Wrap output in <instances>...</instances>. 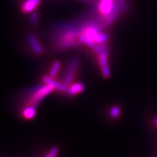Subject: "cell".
I'll return each mask as SVG.
<instances>
[{
  "label": "cell",
  "instance_id": "obj_1",
  "mask_svg": "<svg viewBox=\"0 0 157 157\" xmlns=\"http://www.w3.org/2000/svg\"><path fill=\"white\" fill-rule=\"evenodd\" d=\"M55 89L52 86L45 84L42 86H38L29 90L27 92L28 98L26 100L25 106H32L36 108L44 98L52 93Z\"/></svg>",
  "mask_w": 157,
  "mask_h": 157
},
{
  "label": "cell",
  "instance_id": "obj_2",
  "mask_svg": "<svg viewBox=\"0 0 157 157\" xmlns=\"http://www.w3.org/2000/svg\"><path fill=\"white\" fill-rule=\"evenodd\" d=\"M129 7V5L126 3V0H116L113 10L103 20V26L109 27L119 15L128 10Z\"/></svg>",
  "mask_w": 157,
  "mask_h": 157
},
{
  "label": "cell",
  "instance_id": "obj_3",
  "mask_svg": "<svg viewBox=\"0 0 157 157\" xmlns=\"http://www.w3.org/2000/svg\"><path fill=\"white\" fill-rule=\"evenodd\" d=\"M78 63L79 61H78V58L77 57H74L71 60L67 71L66 72L65 76L63 77V82L67 87L71 85V83L75 78L76 73L78 67Z\"/></svg>",
  "mask_w": 157,
  "mask_h": 157
},
{
  "label": "cell",
  "instance_id": "obj_4",
  "mask_svg": "<svg viewBox=\"0 0 157 157\" xmlns=\"http://www.w3.org/2000/svg\"><path fill=\"white\" fill-rule=\"evenodd\" d=\"M114 3L113 0H101L97 6L98 10L103 17H106L113 10Z\"/></svg>",
  "mask_w": 157,
  "mask_h": 157
},
{
  "label": "cell",
  "instance_id": "obj_5",
  "mask_svg": "<svg viewBox=\"0 0 157 157\" xmlns=\"http://www.w3.org/2000/svg\"><path fill=\"white\" fill-rule=\"evenodd\" d=\"M108 57H109V55L107 54L98 55V61H99L100 66H101L102 74H103V77L105 78H109L110 76H111Z\"/></svg>",
  "mask_w": 157,
  "mask_h": 157
},
{
  "label": "cell",
  "instance_id": "obj_6",
  "mask_svg": "<svg viewBox=\"0 0 157 157\" xmlns=\"http://www.w3.org/2000/svg\"><path fill=\"white\" fill-rule=\"evenodd\" d=\"M42 80L45 84L52 86L55 90H57L59 92H62V93H66V92L67 93L68 87H67L63 82L62 83V82H57L56 80H54V78H51L48 76H44L42 78Z\"/></svg>",
  "mask_w": 157,
  "mask_h": 157
},
{
  "label": "cell",
  "instance_id": "obj_7",
  "mask_svg": "<svg viewBox=\"0 0 157 157\" xmlns=\"http://www.w3.org/2000/svg\"><path fill=\"white\" fill-rule=\"evenodd\" d=\"M28 42L29 45H30L31 48L34 51L36 54L41 55L43 52V48L42 45L39 44V41L37 40L36 37L34 36V34H29L27 38Z\"/></svg>",
  "mask_w": 157,
  "mask_h": 157
},
{
  "label": "cell",
  "instance_id": "obj_8",
  "mask_svg": "<svg viewBox=\"0 0 157 157\" xmlns=\"http://www.w3.org/2000/svg\"><path fill=\"white\" fill-rule=\"evenodd\" d=\"M40 2L41 0H26L22 6V11L25 13L34 11Z\"/></svg>",
  "mask_w": 157,
  "mask_h": 157
},
{
  "label": "cell",
  "instance_id": "obj_9",
  "mask_svg": "<svg viewBox=\"0 0 157 157\" xmlns=\"http://www.w3.org/2000/svg\"><path fill=\"white\" fill-rule=\"evenodd\" d=\"M84 89V86L82 83H75L72 85H70L68 87L67 94L69 96L75 95L76 94L82 93Z\"/></svg>",
  "mask_w": 157,
  "mask_h": 157
},
{
  "label": "cell",
  "instance_id": "obj_10",
  "mask_svg": "<svg viewBox=\"0 0 157 157\" xmlns=\"http://www.w3.org/2000/svg\"><path fill=\"white\" fill-rule=\"evenodd\" d=\"M93 50L95 53L98 55L100 54H107L109 55L110 53V49L107 44H105V43L103 44H97L95 43V44L92 48Z\"/></svg>",
  "mask_w": 157,
  "mask_h": 157
},
{
  "label": "cell",
  "instance_id": "obj_11",
  "mask_svg": "<svg viewBox=\"0 0 157 157\" xmlns=\"http://www.w3.org/2000/svg\"><path fill=\"white\" fill-rule=\"evenodd\" d=\"M23 117L26 119H33L36 115V108L32 106H26L22 112Z\"/></svg>",
  "mask_w": 157,
  "mask_h": 157
},
{
  "label": "cell",
  "instance_id": "obj_12",
  "mask_svg": "<svg viewBox=\"0 0 157 157\" xmlns=\"http://www.w3.org/2000/svg\"><path fill=\"white\" fill-rule=\"evenodd\" d=\"M60 63L58 60H56L53 63H52V68H50V74H49V76L51 78H54L57 76V74L58 73V71L60 69Z\"/></svg>",
  "mask_w": 157,
  "mask_h": 157
},
{
  "label": "cell",
  "instance_id": "obj_13",
  "mask_svg": "<svg viewBox=\"0 0 157 157\" xmlns=\"http://www.w3.org/2000/svg\"><path fill=\"white\" fill-rule=\"evenodd\" d=\"M109 39V35L106 34V33H103L100 32L98 35L96 37L95 39V43L97 44H103V43L106 42Z\"/></svg>",
  "mask_w": 157,
  "mask_h": 157
},
{
  "label": "cell",
  "instance_id": "obj_14",
  "mask_svg": "<svg viewBox=\"0 0 157 157\" xmlns=\"http://www.w3.org/2000/svg\"><path fill=\"white\" fill-rule=\"evenodd\" d=\"M120 109L116 105V106L111 108V111H110V116H111V117L112 118V119H117V118H119V115H120Z\"/></svg>",
  "mask_w": 157,
  "mask_h": 157
},
{
  "label": "cell",
  "instance_id": "obj_15",
  "mask_svg": "<svg viewBox=\"0 0 157 157\" xmlns=\"http://www.w3.org/2000/svg\"><path fill=\"white\" fill-rule=\"evenodd\" d=\"M37 20H38V14L36 12H34L31 15L30 22L33 25H35L37 23Z\"/></svg>",
  "mask_w": 157,
  "mask_h": 157
},
{
  "label": "cell",
  "instance_id": "obj_16",
  "mask_svg": "<svg viewBox=\"0 0 157 157\" xmlns=\"http://www.w3.org/2000/svg\"><path fill=\"white\" fill-rule=\"evenodd\" d=\"M51 156H52L53 157H56L57 155L58 154V147L55 146V147H52V148H51V150L50 151V153H49Z\"/></svg>",
  "mask_w": 157,
  "mask_h": 157
},
{
  "label": "cell",
  "instance_id": "obj_17",
  "mask_svg": "<svg viewBox=\"0 0 157 157\" xmlns=\"http://www.w3.org/2000/svg\"><path fill=\"white\" fill-rule=\"evenodd\" d=\"M45 157H53V156H51V155H50V154H48L47 155V156H45Z\"/></svg>",
  "mask_w": 157,
  "mask_h": 157
},
{
  "label": "cell",
  "instance_id": "obj_18",
  "mask_svg": "<svg viewBox=\"0 0 157 157\" xmlns=\"http://www.w3.org/2000/svg\"><path fill=\"white\" fill-rule=\"evenodd\" d=\"M154 122H155V124H157V118H156V119H155Z\"/></svg>",
  "mask_w": 157,
  "mask_h": 157
}]
</instances>
